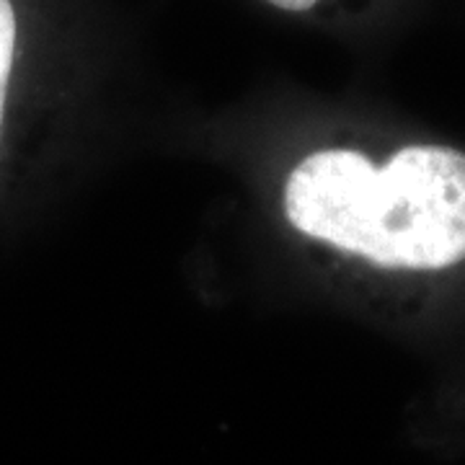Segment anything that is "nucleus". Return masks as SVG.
<instances>
[{"instance_id":"obj_3","label":"nucleus","mask_w":465,"mask_h":465,"mask_svg":"<svg viewBox=\"0 0 465 465\" xmlns=\"http://www.w3.org/2000/svg\"><path fill=\"white\" fill-rule=\"evenodd\" d=\"M266 3H272V5H277V8H282V11L302 14V11H311L318 0H266Z\"/></svg>"},{"instance_id":"obj_2","label":"nucleus","mask_w":465,"mask_h":465,"mask_svg":"<svg viewBox=\"0 0 465 465\" xmlns=\"http://www.w3.org/2000/svg\"><path fill=\"white\" fill-rule=\"evenodd\" d=\"M14 54H16V14H14L11 0H0V124H3Z\"/></svg>"},{"instance_id":"obj_1","label":"nucleus","mask_w":465,"mask_h":465,"mask_svg":"<svg viewBox=\"0 0 465 465\" xmlns=\"http://www.w3.org/2000/svg\"><path fill=\"white\" fill-rule=\"evenodd\" d=\"M295 231L388 269L465 259V153L409 145L375 168L357 150H318L284 186Z\"/></svg>"}]
</instances>
